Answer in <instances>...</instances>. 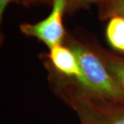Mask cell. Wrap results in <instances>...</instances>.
<instances>
[{
	"label": "cell",
	"instance_id": "1",
	"mask_svg": "<svg viewBox=\"0 0 124 124\" xmlns=\"http://www.w3.org/2000/svg\"><path fill=\"white\" fill-rule=\"evenodd\" d=\"M69 48L78 58L88 89L108 97L120 98L123 96V90L100 57L78 43L73 42Z\"/></svg>",
	"mask_w": 124,
	"mask_h": 124
},
{
	"label": "cell",
	"instance_id": "2",
	"mask_svg": "<svg viewBox=\"0 0 124 124\" xmlns=\"http://www.w3.org/2000/svg\"><path fill=\"white\" fill-rule=\"evenodd\" d=\"M69 0H53L52 11L48 17L36 23H23L20 30L28 36L36 37L44 42L49 50L61 45L64 38L63 16L67 12Z\"/></svg>",
	"mask_w": 124,
	"mask_h": 124
},
{
	"label": "cell",
	"instance_id": "3",
	"mask_svg": "<svg viewBox=\"0 0 124 124\" xmlns=\"http://www.w3.org/2000/svg\"><path fill=\"white\" fill-rule=\"evenodd\" d=\"M49 58L54 67L61 73L74 77L81 84L87 87V82L76 55L70 48L61 44L50 49Z\"/></svg>",
	"mask_w": 124,
	"mask_h": 124
},
{
	"label": "cell",
	"instance_id": "4",
	"mask_svg": "<svg viewBox=\"0 0 124 124\" xmlns=\"http://www.w3.org/2000/svg\"><path fill=\"white\" fill-rule=\"evenodd\" d=\"M106 34L111 47L124 53V16H114L109 19Z\"/></svg>",
	"mask_w": 124,
	"mask_h": 124
},
{
	"label": "cell",
	"instance_id": "5",
	"mask_svg": "<svg viewBox=\"0 0 124 124\" xmlns=\"http://www.w3.org/2000/svg\"><path fill=\"white\" fill-rule=\"evenodd\" d=\"M99 18L109 19L114 16H124V0H106L99 4Z\"/></svg>",
	"mask_w": 124,
	"mask_h": 124
},
{
	"label": "cell",
	"instance_id": "6",
	"mask_svg": "<svg viewBox=\"0 0 124 124\" xmlns=\"http://www.w3.org/2000/svg\"><path fill=\"white\" fill-rule=\"evenodd\" d=\"M103 60L110 74L124 92V60L113 56H105Z\"/></svg>",
	"mask_w": 124,
	"mask_h": 124
},
{
	"label": "cell",
	"instance_id": "7",
	"mask_svg": "<svg viewBox=\"0 0 124 124\" xmlns=\"http://www.w3.org/2000/svg\"><path fill=\"white\" fill-rule=\"evenodd\" d=\"M106 0H69L67 6L68 13H74L80 10L88 8L93 4H100Z\"/></svg>",
	"mask_w": 124,
	"mask_h": 124
},
{
	"label": "cell",
	"instance_id": "8",
	"mask_svg": "<svg viewBox=\"0 0 124 124\" xmlns=\"http://www.w3.org/2000/svg\"><path fill=\"white\" fill-rule=\"evenodd\" d=\"M53 0H20L19 3L25 7H31L40 4H53Z\"/></svg>",
	"mask_w": 124,
	"mask_h": 124
},
{
	"label": "cell",
	"instance_id": "9",
	"mask_svg": "<svg viewBox=\"0 0 124 124\" xmlns=\"http://www.w3.org/2000/svg\"><path fill=\"white\" fill-rule=\"evenodd\" d=\"M20 0H0V19H2L6 8L10 3L12 2H19Z\"/></svg>",
	"mask_w": 124,
	"mask_h": 124
},
{
	"label": "cell",
	"instance_id": "10",
	"mask_svg": "<svg viewBox=\"0 0 124 124\" xmlns=\"http://www.w3.org/2000/svg\"><path fill=\"white\" fill-rule=\"evenodd\" d=\"M110 124H124V115L115 118L111 121Z\"/></svg>",
	"mask_w": 124,
	"mask_h": 124
}]
</instances>
